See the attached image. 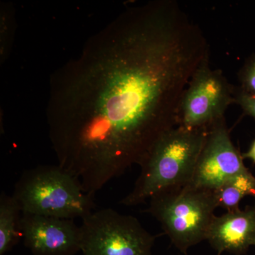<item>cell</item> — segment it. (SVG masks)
<instances>
[{
	"mask_svg": "<svg viewBox=\"0 0 255 255\" xmlns=\"http://www.w3.org/2000/svg\"><path fill=\"white\" fill-rule=\"evenodd\" d=\"M216 208L214 191L188 184L152 196L147 211L159 221L172 244L187 254L191 247L206 241Z\"/></svg>",
	"mask_w": 255,
	"mask_h": 255,
	"instance_id": "obj_4",
	"label": "cell"
},
{
	"mask_svg": "<svg viewBox=\"0 0 255 255\" xmlns=\"http://www.w3.org/2000/svg\"><path fill=\"white\" fill-rule=\"evenodd\" d=\"M12 196L23 214L59 219H83L96 207L94 196L58 164L25 170L15 184Z\"/></svg>",
	"mask_w": 255,
	"mask_h": 255,
	"instance_id": "obj_3",
	"label": "cell"
},
{
	"mask_svg": "<svg viewBox=\"0 0 255 255\" xmlns=\"http://www.w3.org/2000/svg\"><path fill=\"white\" fill-rule=\"evenodd\" d=\"M248 170L243 156L233 143L224 117L208 128L189 184L214 191L229 178Z\"/></svg>",
	"mask_w": 255,
	"mask_h": 255,
	"instance_id": "obj_7",
	"label": "cell"
},
{
	"mask_svg": "<svg viewBox=\"0 0 255 255\" xmlns=\"http://www.w3.org/2000/svg\"><path fill=\"white\" fill-rule=\"evenodd\" d=\"M16 19L14 9L9 3L1 4L0 9V60L7 59L14 40Z\"/></svg>",
	"mask_w": 255,
	"mask_h": 255,
	"instance_id": "obj_12",
	"label": "cell"
},
{
	"mask_svg": "<svg viewBox=\"0 0 255 255\" xmlns=\"http://www.w3.org/2000/svg\"><path fill=\"white\" fill-rule=\"evenodd\" d=\"M243 92L255 95V54L252 55L242 67L238 75Z\"/></svg>",
	"mask_w": 255,
	"mask_h": 255,
	"instance_id": "obj_13",
	"label": "cell"
},
{
	"mask_svg": "<svg viewBox=\"0 0 255 255\" xmlns=\"http://www.w3.org/2000/svg\"><path fill=\"white\" fill-rule=\"evenodd\" d=\"M206 241L219 255L223 252L245 254L251 246H255V205L215 216Z\"/></svg>",
	"mask_w": 255,
	"mask_h": 255,
	"instance_id": "obj_9",
	"label": "cell"
},
{
	"mask_svg": "<svg viewBox=\"0 0 255 255\" xmlns=\"http://www.w3.org/2000/svg\"><path fill=\"white\" fill-rule=\"evenodd\" d=\"M23 244L34 255H75L81 251V228L74 220L21 215Z\"/></svg>",
	"mask_w": 255,
	"mask_h": 255,
	"instance_id": "obj_8",
	"label": "cell"
},
{
	"mask_svg": "<svg viewBox=\"0 0 255 255\" xmlns=\"http://www.w3.org/2000/svg\"><path fill=\"white\" fill-rule=\"evenodd\" d=\"M236 87L219 70L209 65V57L199 65L183 95L179 127L193 129L209 128L224 118L231 104L236 103Z\"/></svg>",
	"mask_w": 255,
	"mask_h": 255,
	"instance_id": "obj_6",
	"label": "cell"
},
{
	"mask_svg": "<svg viewBox=\"0 0 255 255\" xmlns=\"http://www.w3.org/2000/svg\"><path fill=\"white\" fill-rule=\"evenodd\" d=\"M21 212L12 196H0V255L11 251L23 238Z\"/></svg>",
	"mask_w": 255,
	"mask_h": 255,
	"instance_id": "obj_10",
	"label": "cell"
},
{
	"mask_svg": "<svg viewBox=\"0 0 255 255\" xmlns=\"http://www.w3.org/2000/svg\"><path fill=\"white\" fill-rule=\"evenodd\" d=\"M218 207L233 211L246 196L255 197V177L251 171L241 172L229 178L214 190Z\"/></svg>",
	"mask_w": 255,
	"mask_h": 255,
	"instance_id": "obj_11",
	"label": "cell"
},
{
	"mask_svg": "<svg viewBox=\"0 0 255 255\" xmlns=\"http://www.w3.org/2000/svg\"><path fill=\"white\" fill-rule=\"evenodd\" d=\"M242 156L243 159H250L253 163L255 164V140L252 142L248 152H245Z\"/></svg>",
	"mask_w": 255,
	"mask_h": 255,
	"instance_id": "obj_15",
	"label": "cell"
},
{
	"mask_svg": "<svg viewBox=\"0 0 255 255\" xmlns=\"http://www.w3.org/2000/svg\"><path fill=\"white\" fill-rule=\"evenodd\" d=\"M235 98L236 103L241 106L245 114L255 119V95H250L240 88H236Z\"/></svg>",
	"mask_w": 255,
	"mask_h": 255,
	"instance_id": "obj_14",
	"label": "cell"
},
{
	"mask_svg": "<svg viewBox=\"0 0 255 255\" xmlns=\"http://www.w3.org/2000/svg\"><path fill=\"white\" fill-rule=\"evenodd\" d=\"M173 0L127 8L53 72L46 119L58 164L95 195L177 127L183 95L209 58Z\"/></svg>",
	"mask_w": 255,
	"mask_h": 255,
	"instance_id": "obj_1",
	"label": "cell"
},
{
	"mask_svg": "<svg viewBox=\"0 0 255 255\" xmlns=\"http://www.w3.org/2000/svg\"><path fill=\"white\" fill-rule=\"evenodd\" d=\"M82 220L84 255H152L156 236L147 232L136 218L103 209Z\"/></svg>",
	"mask_w": 255,
	"mask_h": 255,
	"instance_id": "obj_5",
	"label": "cell"
},
{
	"mask_svg": "<svg viewBox=\"0 0 255 255\" xmlns=\"http://www.w3.org/2000/svg\"><path fill=\"white\" fill-rule=\"evenodd\" d=\"M207 132L208 128L177 126L165 132L140 164L133 189L120 204L140 205L159 193L190 184Z\"/></svg>",
	"mask_w": 255,
	"mask_h": 255,
	"instance_id": "obj_2",
	"label": "cell"
}]
</instances>
